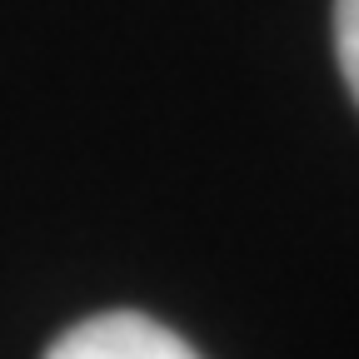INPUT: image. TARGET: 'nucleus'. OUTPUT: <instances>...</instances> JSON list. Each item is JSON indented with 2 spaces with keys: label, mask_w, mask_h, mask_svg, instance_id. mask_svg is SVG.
<instances>
[{
  "label": "nucleus",
  "mask_w": 359,
  "mask_h": 359,
  "mask_svg": "<svg viewBox=\"0 0 359 359\" xmlns=\"http://www.w3.org/2000/svg\"><path fill=\"white\" fill-rule=\"evenodd\" d=\"M45 359H200V354H195V344H185L150 314L110 309V314L70 325Z\"/></svg>",
  "instance_id": "f257e3e1"
},
{
  "label": "nucleus",
  "mask_w": 359,
  "mask_h": 359,
  "mask_svg": "<svg viewBox=\"0 0 359 359\" xmlns=\"http://www.w3.org/2000/svg\"><path fill=\"white\" fill-rule=\"evenodd\" d=\"M334 60L359 105V0H334Z\"/></svg>",
  "instance_id": "f03ea898"
}]
</instances>
